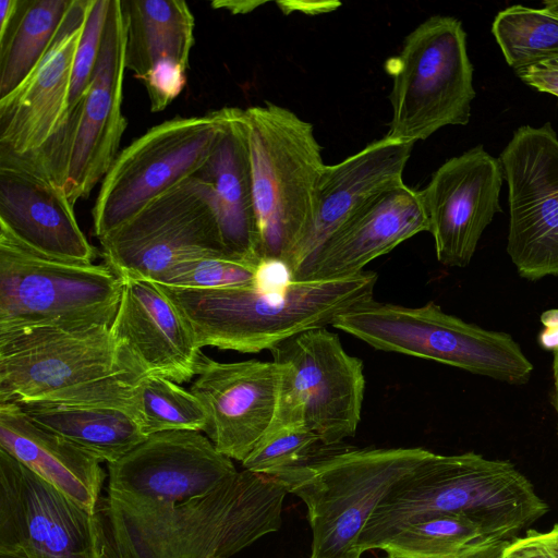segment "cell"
Here are the masks:
<instances>
[{
	"instance_id": "cell-1",
	"label": "cell",
	"mask_w": 558,
	"mask_h": 558,
	"mask_svg": "<svg viewBox=\"0 0 558 558\" xmlns=\"http://www.w3.org/2000/svg\"><path fill=\"white\" fill-rule=\"evenodd\" d=\"M287 494L276 478L243 470L182 502L104 507L119 558H230L281 527Z\"/></svg>"
},
{
	"instance_id": "cell-2",
	"label": "cell",
	"mask_w": 558,
	"mask_h": 558,
	"mask_svg": "<svg viewBox=\"0 0 558 558\" xmlns=\"http://www.w3.org/2000/svg\"><path fill=\"white\" fill-rule=\"evenodd\" d=\"M547 511L548 505L510 461L475 452H432L379 502L363 529L359 549H383L404 527L442 514L468 517L511 542Z\"/></svg>"
},
{
	"instance_id": "cell-3",
	"label": "cell",
	"mask_w": 558,
	"mask_h": 558,
	"mask_svg": "<svg viewBox=\"0 0 558 558\" xmlns=\"http://www.w3.org/2000/svg\"><path fill=\"white\" fill-rule=\"evenodd\" d=\"M145 377L110 326L0 331V402L109 404L138 421L135 389Z\"/></svg>"
},
{
	"instance_id": "cell-4",
	"label": "cell",
	"mask_w": 558,
	"mask_h": 558,
	"mask_svg": "<svg viewBox=\"0 0 558 558\" xmlns=\"http://www.w3.org/2000/svg\"><path fill=\"white\" fill-rule=\"evenodd\" d=\"M378 276L361 272L292 281L279 290L254 286L181 289L159 284L205 347L258 353L300 332L325 328L349 310L373 299Z\"/></svg>"
},
{
	"instance_id": "cell-5",
	"label": "cell",
	"mask_w": 558,
	"mask_h": 558,
	"mask_svg": "<svg viewBox=\"0 0 558 558\" xmlns=\"http://www.w3.org/2000/svg\"><path fill=\"white\" fill-rule=\"evenodd\" d=\"M260 259L287 265L306 233L325 163L311 122L266 101L243 111Z\"/></svg>"
},
{
	"instance_id": "cell-6",
	"label": "cell",
	"mask_w": 558,
	"mask_h": 558,
	"mask_svg": "<svg viewBox=\"0 0 558 558\" xmlns=\"http://www.w3.org/2000/svg\"><path fill=\"white\" fill-rule=\"evenodd\" d=\"M335 447L276 480L306 506L310 558H361L360 537L373 512L392 486L432 451Z\"/></svg>"
},
{
	"instance_id": "cell-7",
	"label": "cell",
	"mask_w": 558,
	"mask_h": 558,
	"mask_svg": "<svg viewBox=\"0 0 558 558\" xmlns=\"http://www.w3.org/2000/svg\"><path fill=\"white\" fill-rule=\"evenodd\" d=\"M331 326L380 351L433 360L510 385L527 383L534 369L509 333L466 323L433 301L409 307L372 299L339 315Z\"/></svg>"
},
{
	"instance_id": "cell-8",
	"label": "cell",
	"mask_w": 558,
	"mask_h": 558,
	"mask_svg": "<svg viewBox=\"0 0 558 558\" xmlns=\"http://www.w3.org/2000/svg\"><path fill=\"white\" fill-rule=\"evenodd\" d=\"M385 69L392 77L387 137L415 143L446 125L470 122L476 93L460 20L429 16L407 35Z\"/></svg>"
},
{
	"instance_id": "cell-9",
	"label": "cell",
	"mask_w": 558,
	"mask_h": 558,
	"mask_svg": "<svg viewBox=\"0 0 558 558\" xmlns=\"http://www.w3.org/2000/svg\"><path fill=\"white\" fill-rule=\"evenodd\" d=\"M122 289L106 264L47 256L0 229V331L111 326Z\"/></svg>"
},
{
	"instance_id": "cell-10",
	"label": "cell",
	"mask_w": 558,
	"mask_h": 558,
	"mask_svg": "<svg viewBox=\"0 0 558 558\" xmlns=\"http://www.w3.org/2000/svg\"><path fill=\"white\" fill-rule=\"evenodd\" d=\"M234 110L222 107L203 116L163 121L120 151L101 181L92 211L98 240L159 195L197 174Z\"/></svg>"
},
{
	"instance_id": "cell-11",
	"label": "cell",
	"mask_w": 558,
	"mask_h": 558,
	"mask_svg": "<svg viewBox=\"0 0 558 558\" xmlns=\"http://www.w3.org/2000/svg\"><path fill=\"white\" fill-rule=\"evenodd\" d=\"M279 385L268 429L302 425L325 446L355 435L365 391L361 359L343 349L337 333L316 328L294 335L269 349Z\"/></svg>"
},
{
	"instance_id": "cell-12",
	"label": "cell",
	"mask_w": 558,
	"mask_h": 558,
	"mask_svg": "<svg viewBox=\"0 0 558 558\" xmlns=\"http://www.w3.org/2000/svg\"><path fill=\"white\" fill-rule=\"evenodd\" d=\"M99 242L105 264L122 280L157 283L182 260L231 256L222 243L210 187L197 174L146 204Z\"/></svg>"
},
{
	"instance_id": "cell-13",
	"label": "cell",
	"mask_w": 558,
	"mask_h": 558,
	"mask_svg": "<svg viewBox=\"0 0 558 558\" xmlns=\"http://www.w3.org/2000/svg\"><path fill=\"white\" fill-rule=\"evenodd\" d=\"M0 551L119 558L104 501L90 513L0 449Z\"/></svg>"
},
{
	"instance_id": "cell-14",
	"label": "cell",
	"mask_w": 558,
	"mask_h": 558,
	"mask_svg": "<svg viewBox=\"0 0 558 558\" xmlns=\"http://www.w3.org/2000/svg\"><path fill=\"white\" fill-rule=\"evenodd\" d=\"M499 160L508 184L507 253L524 279L558 277V135L551 123L517 129Z\"/></svg>"
},
{
	"instance_id": "cell-15",
	"label": "cell",
	"mask_w": 558,
	"mask_h": 558,
	"mask_svg": "<svg viewBox=\"0 0 558 558\" xmlns=\"http://www.w3.org/2000/svg\"><path fill=\"white\" fill-rule=\"evenodd\" d=\"M238 473L202 432L168 430L148 436L108 463V505L141 509L206 495Z\"/></svg>"
},
{
	"instance_id": "cell-16",
	"label": "cell",
	"mask_w": 558,
	"mask_h": 558,
	"mask_svg": "<svg viewBox=\"0 0 558 558\" xmlns=\"http://www.w3.org/2000/svg\"><path fill=\"white\" fill-rule=\"evenodd\" d=\"M125 46L121 0H110L95 71L64 148L63 187L73 206L89 196L119 154L128 125L122 112Z\"/></svg>"
},
{
	"instance_id": "cell-17",
	"label": "cell",
	"mask_w": 558,
	"mask_h": 558,
	"mask_svg": "<svg viewBox=\"0 0 558 558\" xmlns=\"http://www.w3.org/2000/svg\"><path fill=\"white\" fill-rule=\"evenodd\" d=\"M504 179L499 158L477 145L445 161L420 190L440 264H470L484 230L502 211Z\"/></svg>"
},
{
	"instance_id": "cell-18",
	"label": "cell",
	"mask_w": 558,
	"mask_h": 558,
	"mask_svg": "<svg viewBox=\"0 0 558 558\" xmlns=\"http://www.w3.org/2000/svg\"><path fill=\"white\" fill-rule=\"evenodd\" d=\"M279 385L272 362H218L202 353L191 392L207 413L205 435L216 449L243 462L268 430Z\"/></svg>"
},
{
	"instance_id": "cell-19",
	"label": "cell",
	"mask_w": 558,
	"mask_h": 558,
	"mask_svg": "<svg viewBox=\"0 0 558 558\" xmlns=\"http://www.w3.org/2000/svg\"><path fill=\"white\" fill-rule=\"evenodd\" d=\"M89 3L72 0L43 59L19 87L0 99V155L32 157L61 129Z\"/></svg>"
},
{
	"instance_id": "cell-20",
	"label": "cell",
	"mask_w": 558,
	"mask_h": 558,
	"mask_svg": "<svg viewBox=\"0 0 558 558\" xmlns=\"http://www.w3.org/2000/svg\"><path fill=\"white\" fill-rule=\"evenodd\" d=\"M0 229L40 254L93 262L64 189L22 157L0 155Z\"/></svg>"
},
{
	"instance_id": "cell-21",
	"label": "cell",
	"mask_w": 558,
	"mask_h": 558,
	"mask_svg": "<svg viewBox=\"0 0 558 558\" xmlns=\"http://www.w3.org/2000/svg\"><path fill=\"white\" fill-rule=\"evenodd\" d=\"M413 146L384 136L336 165H325L311 225L288 263L292 277L371 198L404 183Z\"/></svg>"
},
{
	"instance_id": "cell-22",
	"label": "cell",
	"mask_w": 558,
	"mask_h": 558,
	"mask_svg": "<svg viewBox=\"0 0 558 558\" xmlns=\"http://www.w3.org/2000/svg\"><path fill=\"white\" fill-rule=\"evenodd\" d=\"M420 190L402 183L371 198L294 275V281L322 280L363 271L375 258L427 231Z\"/></svg>"
},
{
	"instance_id": "cell-23",
	"label": "cell",
	"mask_w": 558,
	"mask_h": 558,
	"mask_svg": "<svg viewBox=\"0 0 558 558\" xmlns=\"http://www.w3.org/2000/svg\"><path fill=\"white\" fill-rule=\"evenodd\" d=\"M122 281L120 304L110 326L116 343L134 357L147 376L177 384L195 378L202 349L172 301L156 282Z\"/></svg>"
},
{
	"instance_id": "cell-24",
	"label": "cell",
	"mask_w": 558,
	"mask_h": 558,
	"mask_svg": "<svg viewBox=\"0 0 558 558\" xmlns=\"http://www.w3.org/2000/svg\"><path fill=\"white\" fill-rule=\"evenodd\" d=\"M0 449L82 509L95 513L106 473L100 461L33 422L14 402H0Z\"/></svg>"
},
{
	"instance_id": "cell-25",
	"label": "cell",
	"mask_w": 558,
	"mask_h": 558,
	"mask_svg": "<svg viewBox=\"0 0 558 558\" xmlns=\"http://www.w3.org/2000/svg\"><path fill=\"white\" fill-rule=\"evenodd\" d=\"M244 109L233 117L204 168L223 246L233 257L260 260Z\"/></svg>"
},
{
	"instance_id": "cell-26",
	"label": "cell",
	"mask_w": 558,
	"mask_h": 558,
	"mask_svg": "<svg viewBox=\"0 0 558 558\" xmlns=\"http://www.w3.org/2000/svg\"><path fill=\"white\" fill-rule=\"evenodd\" d=\"M126 24L125 68L142 81L155 68H189L194 16L182 0H121Z\"/></svg>"
},
{
	"instance_id": "cell-27",
	"label": "cell",
	"mask_w": 558,
	"mask_h": 558,
	"mask_svg": "<svg viewBox=\"0 0 558 558\" xmlns=\"http://www.w3.org/2000/svg\"><path fill=\"white\" fill-rule=\"evenodd\" d=\"M17 404L33 422L65 437L100 462L118 461L147 438L136 416L122 408L100 403Z\"/></svg>"
},
{
	"instance_id": "cell-28",
	"label": "cell",
	"mask_w": 558,
	"mask_h": 558,
	"mask_svg": "<svg viewBox=\"0 0 558 558\" xmlns=\"http://www.w3.org/2000/svg\"><path fill=\"white\" fill-rule=\"evenodd\" d=\"M509 543L468 517L442 514L404 527L381 550L388 558H495Z\"/></svg>"
},
{
	"instance_id": "cell-29",
	"label": "cell",
	"mask_w": 558,
	"mask_h": 558,
	"mask_svg": "<svg viewBox=\"0 0 558 558\" xmlns=\"http://www.w3.org/2000/svg\"><path fill=\"white\" fill-rule=\"evenodd\" d=\"M72 0H19L0 37V99L32 73L50 47Z\"/></svg>"
},
{
	"instance_id": "cell-30",
	"label": "cell",
	"mask_w": 558,
	"mask_h": 558,
	"mask_svg": "<svg viewBox=\"0 0 558 558\" xmlns=\"http://www.w3.org/2000/svg\"><path fill=\"white\" fill-rule=\"evenodd\" d=\"M492 34L515 73L558 60V15L546 10L508 7L495 16Z\"/></svg>"
},
{
	"instance_id": "cell-31",
	"label": "cell",
	"mask_w": 558,
	"mask_h": 558,
	"mask_svg": "<svg viewBox=\"0 0 558 558\" xmlns=\"http://www.w3.org/2000/svg\"><path fill=\"white\" fill-rule=\"evenodd\" d=\"M138 423L148 437L168 430L203 432L207 413L191 390L160 376H147L135 389Z\"/></svg>"
},
{
	"instance_id": "cell-32",
	"label": "cell",
	"mask_w": 558,
	"mask_h": 558,
	"mask_svg": "<svg viewBox=\"0 0 558 558\" xmlns=\"http://www.w3.org/2000/svg\"><path fill=\"white\" fill-rule=\"evenodd\" d=\"M327 447L319 437L302 425H286L266 432L242 462L244 470L277 478L306 464Z\"/></svg>"
},
{
	"instance_id": "cell-33",
	"label": "cell",
	"mask_w": 558,
	"mask_h": 558,
	"mask_svg": "<svg viewBox=\"0 0 558 558\" xmlns=\"http://www.w3.org/2000/svg\"><path fill=\"white\" fill-rule=\"evenodd\" d=\"M260 260L220 254L197 256L173 265L157 283L181 289L253 286Z\"/></svg>"
},
{
	"instance_id": "cell-34",
	"label": "cell",
	"mask_w": 558,
	"mask_h": 558,
	"mask_svg": "<svg viewBox=\"0 0 558 558\" xmlns=\"http://www.w3.org/2000/svg\"><path fill=\"white\" fill-rule=\"evenodd\" d=\"M109 5L110 0H90L72 68L69 104L64 122L78 107L90 84L100 51Z\"/></svg>"
},
{
	"instance_id": "cell-35",
	"label": "cell",
	"mask_w": 558,
	"mask_h": 558,
	"mask_svg": "<svg viewBox=\"0 0 558 558\" xmlns=\"http://www.w3.org/2000/svg\"><path fill=\"white\" fill-rule=\"evenodd\" d=\"M495 558H558V524L545 532L527 531L512 539Z\"/></svg>"
},
{
	"instance_id": "cell-36",
	"label": "cell",
	"mask_w": 558,
	"mask_h": 558,
	"mask_svg": "<svg viewBox=\"0 0 558 558\" xmlns=\"http://www.w3.org/2000/svg\"><path fill=\"white\" fill-rule=\"evenodd\" d=\"M515 74L527 86L558 97V60L535 64Z\"/></svg>"
},
{
	"instance_id": "cell-37",
	"label": "cell",
	"mask_w": 558,
	"mask_h": 558,
	"mask_svg": "<svg viewBox=\"0 0 558 558\" xmlns=\"http://www.w3.org/2000/svg\"><path fill=\"white\" fill-rule=\"evenodd\" d=\"M292 281V272L284 262L279 259H262L253 286L265 291L279 290Z\"/></svg>"
},
{
	"instance_id": "cell-38",
	"label": "cell",
	"mask_w": 558,
	"mask_h": 558,
	"mask_svg": "<svg viewBox=\"0 0 558 558\" xmlns=\"http://www.w3.org/2000/svg\"><path fill=\"white\" fill-rule=\"evenodd\" d=\"M19 5V0L0 1V37H2L11 24Z\"/></svg>"
},
{
	"instance_id": "cell-39",
	"label": "cell",
	"mask_w": 558,
	"mask_h": 558,
	"mask_svg": "<svg viewBox=\"0 0 558 558\" xmlns=\"http://www.w3.org/2000/svg\"><path fill=\"white\" fill-rule=\"evenodd\" d=\"M538 344L548 351H558V327L544 328L537 337Z\"/></svg>"
},
{
	"instance_id": "cell-40",
	"label": "cell",
	"mask_w": 558,
	"mask_h": 558,
	"mask_svg": "<svg viewBox=\"0 0 558 558\" xmlns=\"http://www.w3.org/2000/svg\"><path fill=\"white\" fill-rule=\"evenodd\" d=\"M258 4V2L252 1H215L211 3L215 8L227 9L232 13H244L253 10Z\"/></svg>"
},
{
	"instance_id": "cell-41",
	"label": "cell",
	"mask_w": 558,
	"mask_h": 558,
	"mask_svg": "<svg viewBox=\"0 0 558 558\" xmlns=\"http://www.w3.org/2000/svg\"><path fill=\"white\" fill-rule=\"evenodd\" d=\"M551 403L557 416V430H558V351L554 352L553 359V395Z\"/></svg>"
},
{
	"instance_id": "cell-42",
	"label": "cell",
	"mask_w": 558,
	"mask_h": 558,
	"mask_svg": "<svg viewBox=\"0 0 558 558\" xmlns=\"http://www.w3.org/2000/svg\"><path fill=\"white\" fill-rule=\"evenodd\" d=\"M541 323L545 328L558 327V308L547 310L541 315Z\"/></svg>"
},
{
	"instance_id": "cell-43",
	"label": "cell",
	"mask_w": 558,
	"mask_h": 558,
	"mask_svg": "<svg viewBox=\"0 0 558 558\" xmlns=\"http://www.w3.org/2000/svg\"><path fill=\"white\" fill-rule=\"evenodd\" d=\"M543 9L558 15V0H547L543 2Z\"/></svg>"
},
{
	"instance_id": "cell-44",
	"label": "cell",
	"mask_w": 558,
	"mask_h": 558,
	"mask_svg": "<svg viewBox=\"0 0 558 558\" xmlns=\"http://www.w3.org/2000/svg\"><path fill=\"white\" fill-rule=\"evenodd\" d=\"M0 558H27L24 554L19 551H0Z\"/></svg>"
},
{
	"instance_id": "cell-45",
	"label": "cell",
	"mask_w": 558,
	"mask_h": 558,
	"mask_svg": "<svg viewBox=\"0 0 558 558\" xmlns=\"http://www.w3.org/2000/svg\"><path fill=\"white\" fill-rule=\"evenodd\" d=\"M388 558V557H387Z\"/></svg>"
}]
</instances>
